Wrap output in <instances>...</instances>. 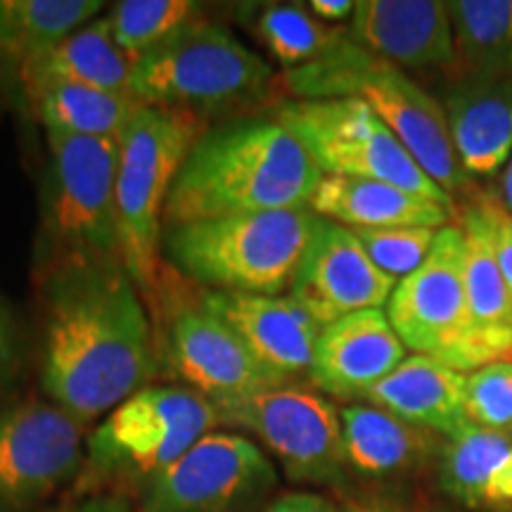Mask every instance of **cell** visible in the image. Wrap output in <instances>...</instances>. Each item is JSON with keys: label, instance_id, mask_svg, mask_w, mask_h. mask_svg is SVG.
<instances>
[{"label": "cell", "instance_id": "obj_32", "mask_svg": "<svg viewBox=\"0 0 512 512\" xmlns=\"http://www.w3.org/2000/svg\"><path fill=\"white\" fill-rule=\"evenodd\" d=\"M465 415L482 430L512 432V361H494L467 373Z\"/></svg>", "mask_w": 512, "mask_h": 512}, {"label": "cell", "instance_id": "obj_6", "mask_svg": "<svg viewBox=\"0 0 512 512\" xmlns=\"http://www.w3.org/2000/svg\"><path fill=\"white\" fill-rule=\"evenodd\" d=\"M273 69L228 27L190 19L138 57L131 93L140 105L181 112H219L264 98Z\"/></svg>", "mask_w": 512, "mask_h": 512}, {"label": "cell", "instance_id": "obj_18", "mask_svg": "<svg viewBox=\"0 0 512 512\" xmlns=\"http://www.w3.org/2000/svg\"><path fill=\"white\" fill-rule=\"evenodd\" d=\"M406 351L387 311H358L325 325L309 377L335 399H366L370 389L406 361Z\"/></svg>", "mask_w": 512, "mask_h": 512}, {"label": "cell", "instance_id": "obj_13", "mask_svg": "<svg viewBox=\"0 0 512 512\" xmlns=\"http://www.w3.org/2000/svg\"><path fill=\"white\" fill-rule=\"evenodd\" d=\"M83 422L53 401L24 399L0 408V510L24 512L76 477Z\"/></svg>", "mask_w": 512, "mask_h": 512}, {"label": "cell", "instance_id": "obj_9", "mask_svg": "<svg viewBox=\"0 0 512 512\" xmlns=\"http://www.w3.org/2000/svg\"><path fill=\"white\" fill-rule=\"evenodd\" d=\"M214 427L219 415L207 396L188 387L147 384L91 432L88 465L102 479L150 482Z\"/></svg>", "mask_w": 512, "mask_h": 512}, {"label": "cell", "instance_id": "obj_25", "mask_svg": "<svg viewBox=\"0 0 512 512\" xmlns=\"http://www.w3.org/2000/svg\"><path fill=\"white\" fill-rule=\"evenodd\" d=\"M136 60L117 46L110 19L98 17L83 24L53 50L19 69V91L36 83H69L95 91L133 95Z\"/></svg>", "mask_w": 512, "mask_h": 512}, {"label": "cell", "instance_id": "obj_14", "mask_svg": "<svg viewBox=\"0 0 512 512\" xmlns=\"http://www.w3.org/2000/svg\"><path fill=\"white\" fill-rule=\"evenodd\" d=\"M157 349L171 373L209 401L283 387L256 361L238 332L204 302L178 306L169 316Z\"/></svg>", "mask_w": 512, "mask_h": 512}, {"label": "cell", "instance_id": "obj_30", "mask_svg": "<svg viewBox=\"0 0 512 512\" xmlns=\"http://www.w3.org/2000/svg\"><path fill=\"white\" fill-rule=\"evenodd\" d=\"M197 12L200 5L190 0H121L107 19L117 46L138 60L195 19Z\"/></svg>", "mask_w": 512, "mask_h": 512}, {"label": "cell", "instance_id": "obj_24", "mask_svg": "<svg viewBox=\"0 0 512 512\" xmlns=\"http://www.w3.org/2000/svg\"><path fill=\"white\" fill-rule=\"evenodd\" d=\"M441 489L470 510L512 512V432L460 427L441 448Z\"/></svg>", "mask_w": 512, "mask_h": 512}, {"label": "cell", "instance_id": "obj_19", "mask_svg": "<svg viewBox=\"0 0 512 512\" xmlns=\"http://www.w3.org/2000/svg\"><path fill=\"white\" fill-rule=\"evenodd\" d=\"M460 228L465 233V292H467V332L463 373L489 366L494 361H510L512 356V297L475 202L460 211Z\"/></svg>", "mask_w": 512, "mask_h": 512}, {"label": "cell", "instance_id": "obj_1", "mask_svg": "<svg viewBox=\"0 0 512 512\" xmlns=\"http://www.w3.org/2000/svg\"><path fill=\"white\" fill-rule=\"evenodd\" d=\"M41 387L76 420L110 415L157 375V337L121 261L64 256L41 266Z\"/></svg>", "mask_w": 512, "mask_h": 512}, {"label": "cell", "instance_id": "obj_28", "mask_svg": "<svg viewBox=\"0 0 512 512\" xmlns=\"http://www.w3.org/2000/svg\"><path fill=\"white\" fill-rule=\"evenodd\" d=\"M102 10V0H0V53L22 69Z\"/></svg>", "mask_w": 512, "mask_h": 512}, {"label": "cell", "instance_id": "obj_29", "mask_svg": "<svg viewBox=\"0 0 512 512\" xmlns=\"http://www.w3.org/2000/svg\"><path fill=\"white\" fill-rule=\"evenodd\" d=\"M256 36L285 72L306 67L335 50L347 31L320 22L306 5L268 3L256 12Z\"/></svg>", "mask_w": 512, "mask_h": 512}, {"label": "cell", "instance_id": "obj_36", "mask_svg": "<svg viewBox=\"0 0 512 512\" xmlns=\"http://www.w3.org/2000/svg\"><path fill=\"white\" fill-rule=\"evenodd\" d=\"M12 361H15V320L8 304L0 299V380L8 375Z\"/></svg>", "mask_w": 512, "mask_h": 512}, {"label": "cell", "instance_id": "obj_26", "mask_svg": "<svg viewBox=\"0 0 512 512\" xmlns=\"http://www.w3.org/2000/svg\"><path fill=\"white\" fill-rule=\"evenodd\" d=\"M453 27V83L512 76V0H448Z\"/></svg>", "mask_w": 512, "mask_h": 512}, {"label": "cell", "instance_id": "obj_37", "mask_svg": "<svg viewBox=\"0 0 512 512\" xmlns=\"http://www.w3.org/2000/svg\"><path fill=\"white\" fill-rule=\"evenodd\" d=\"M306 8H309L320 22L335 24L354 17L356 0H311Z\"/></svg>", "mask_w": 512, "mask_h": 512}, {"label": "cell", "instance_id": "obj_4", "mask_svg": "<svg viewBox=\"0 0 512 512\" xmlns=\"http://www.w3.org/2000/svg\"><path fill=\"white\" fill-rule=\"evenodd\" d=\"M318 221L311 207H299L188 223L171 230L166 252L209 290L280 297L290 292Z\"/></svg>", "mask_w": 512, "mask_h": 512}, {"label": "cell", "instance_id": "obj_8", "mask_svg": "<svg viewBox=\"0 0 512 512\" xmlns=\"http://www.w3.org/2000/svg\"><path fill=\"white\" fill-rule=\"evenodd\" d=\"M275 119L304 145L323 176L392 183L453 209L451 195L420 169L368 102L358 98L287 100L278 107Z\"/></svg>", "mask_w": 512, "mask_h": 512}, {"label": "cell", "instance_id": "obj_10", "mask_svg": "<svg viewBox=\"0 0 512 512\" xmlns=\"http://www.w3.org/2000/svg\"><path fill=\"white\" fill-rule=\"evenodd\" d=\"M211 403L219 425L259 439L292 482L339 486L347 479L342 418L325 396L287 384Z\"/></svg>", "mask_w": 512, "mask_h": 512}, {"label": "cell", "instance_id": "obj_15", "mask_svg": "<svg viewBox=\"0 0 512 512\" xmlns=\"http://www.w3.org/2000/svg\"><path fill=\"white\" fill-rule=\"evenodd\" d=\"M394 287L396 280L368 259L354 230L320 219L287 294L325 328L351 313L387 309Z\"/></svg>", "mask_w": 512, "mask_h": 512}, {"label": "cell", "instance_id": "obj_27", "mask_svg": "<svg viewBox=\"0 0 512 512\" xmlns=\"http://www.w3.org/2000/svg\"><path fill=\"white\" fill-rule=\"evenodd\" d=\"M29 110L46 131L83 138L119 140L140 102L133 95L95 91L69 83H36L22 88Z\"/></svg>", "mask_w": 512, "mask_h": 512}, {"label": "cell", "instance_id": "obj_40", "mask_svg": "<svg viewBox=\"0 0 512 512\" xmlns=\"http://www.w3.org/2000/svg\"><path fill=\"white\" fill-rule=\"evenodd\" d=\"M349 512H387V510H382V508H354Z\"/></svg>", "mask_w": 512, "mask_h": 512}, {"label": "cell", "instance_id": "obj_39", "mask_svg": "<svg viewBox=\"0 0 512 512\" xmlns=\"http://www.w3.org/2000/svg\"><path fill=\"white\" fill-rule=\"evenodd\" d=\"M501 202L505 204V209L512 214V159L505 166L503 176H501Z\"/></svg>", "mask_w": 512, "mask_h": 512}, {"label": "cell", "instance_id": "obj_38", "mask_svg": "<svg viewBox=\"0 0 512 512\" xmlns=\"http://www.w3.org/2000/svg\"><path fill=\"white\" fill-rule=\"evenodd\" d=\"M19 88V69L8 55L0 53V95Z\"/></svg>", "mask_w": 512, "mask_h": 512}, {"label": "cell", "instance_id": "obj_7", "mask_svg": "<svg viewBox=\"0 0 512 512\" xmlns=\"http://www.w3.org/2000/svg\"><path fill=\"white\" fill-rule=\"evenodd\" d=\"M46 143L41 202L46 252L38 254V264L64 256L121 261L119 140L46 131Z\"/></svg>", "mask_w": 512, "mask_h": 512}, {"label": "cell", "instance_id": "obj_34", "mask_svg": "<svg viewBox=\"0 0 512 512\" xmlns=\"http://www.w3.org/2000/svg\"><path fill=\"white\" fill-rule=\"evenodd\" d=\"M261 512H342L330 498L309 491H294V494L278 496Z\"/></svg>", "mask_w": 512, "mask_h": 512}, {"label": "cell", "instance_id": "obj_20", "mask_svg": "<svg viewBox=\"0 0 512 512\" xmlns=\"http://www.w3.org/2000/svg\"><path fill=\"white\" fill-rule=\"evenodd\" d=\"M460 164L470 178H491L512 159V76L453 83L441 100Z\"/></svg>", "mask_w": 512, "mask_h": 512}, {"label": "cell", "instance_id": "obj_35", "mask_svg": "<svg viewBox=\"0 0 512 512\" xmlns=\"http://www.w3.org/2000/svg\"><path fill=\"white\" fill-rule=\"evenodd\" d=\"M67 512H138L124 494H95L72 505Z\"/></svg>", "mask_w": 512, "mask_h": 512}, {"label": "cell", "instance_id": "obj_2", "mask_svg": "<svg viewBox=\"0 0 512 512\" xmlns=\"http://www.w3.org/2000/svg\"><path fill=\"white\" fill-rule=\"evenodd\" d=\"M323 174L278 119H240L202 133L166 200L164 219L188 226L226 216L309 207Z\"/></svg>", "mask_w": 512, "mask_h": 512}, {"label": "cell", "instance_id": "obj_17", "mask_svg": "<svg viewBox=\"0 0 512 512\" xmlns=\"http://www.w3.org/2000/svg\"><path fill=\"white\" fill-rule=\"evenodd\" d=\"M347 34L401 72L453 67V27L441 0H358Z\"/></svg>", "mask_w": 512, "mask_h": 512}, {"label": "cell", "instance_id": "obj_22", "mask_svg": "<svg viewBox=\"0 0 512 512\" xmlns=\"http://www.w3.org/2000/svg\"><path fill=\"white\" fill-rule=\"evenodd\" d=\"M309 207L320 219L358 228H446L453 209L384 181L323 176Z\"/></svg>", "mask_w": 512, "mask_h": 512}, {"label": "cell", "instance_id": "obj_23", "mask_svg": "<svg viewBox=\"0 0 512 512\" xmlns=\"http://www.w3.org/2000/svg\"><path fill=\"white\" fill-rule=\"evenodd\" d=\"M339 418L347 470L368 479L406 475L425 465L446 441L373 403H351Z\"/></svg>", "mask_w": 512, "mask_h": 512}, {"label": "cell", "instance_id": "obj_11", "mask_svg": "<svg viewBox=\"0 0 512 512\" xmlns=\"http://www.w3.org/2000/svg\"><path fill=\"white\" fill-rule=\"evenodd\" d=\"M278 484L271 458L238 432H209L145 482L138 512H252Z\"/></svg>", "mask_w": 512, "mask_h": 512}, {"label": "cell", "instance_id": "obj_12", "mask_svg": "<svg viewBox=\"0 0 512 512\" xmlns=\"http://www.w3.org/2000/svg\"><path fill=\"white\" fill-rule=\"evenodd\" d=\"M467 242L460 223L441 228L418 271L396 283L387 318L408 351L432 356L463 373Z\"/></svg>", "mask_w": 512, "mask_h": 512}, {"label": "cell", "instance_id": "obj_31", "mask_svg": "<svg viewBox=\"0 0 512 512\" xmlns=\"http://www.w3.org/2000/svg\"><path fill=\"white\" fill-rule=\"evenodd\" d=\"M354 235L384 275L399 280L418 271L437 242V228H358Z\"/></svg>", "mask_w": 512, "mask_h": 512}, {"label": "cell", "instance_id": "obj_5", "mask_svg": "<svg viewBox=\"0 0 512 512\" xmlns=\"http://www.w3.org/2000/svg\"><path fill=\"white\" fill-rule=\"evenodd\" d=\"M200 136L197 114L140 105L119 138L121 264L147 299L155 297L159 285L166 200L190 147Z\"/></svg>", "mask_w": 512, "mask_h": 512}, {"label": "cell", "instance_id": "obj_16", "mask_svg": "<svg viewBox=\"0 0 512 512\" xmlns=\"http://www.w3.org/2000/svg\"><path fill=\"white\" fill-rule=\"evenodd\" d=\"M202 302L238 332L275 382L287 387L297 377L311 375L323 325L290 294L264 297L209 290Z\"/></svg>", "mask_w": 512, "mask_h": 512}, {"label": "cell", "instance_id": "obj_33", "mask_svg": "<svg viewBox=\"0 0 512 512\" xmlns=\"http://www.w3.org/2000/svg\"><path fill=\"white\" fill-rule=\"evenodd\" d=\"M472 202H475L479 216H482L486 238L491 242L496 264L501 268V275L512 297V214L498 197L477 195L472 197Z\"/></svg>", "mask_w": 512, "mask_h": 512}, {"label": "cell", "instance_id": "obj_3", "mask_svg": "<svg viewBox=\"0 0 512 512\" xmlns=\"http://www.w3.org/2000/svg\"><path fill=\"white\" fill-rule=\"evenodd\" d=\"M283 81L294 100L358 98L368 102L408 155L451 200L456 192L470 190L472 178L465 174L453 147L441 102L406 72L356 46L349 34L332 53L285 72Z\"/></svg>", "mask_w": 512, "mask_h": 512}, {"label": "cell", "instance_id": "obj_21", "mask_svg": "<svg viewBox=\"0 0 512 512\" xmlns=\"http://www.w3.org/2000/svg\"><path fill=\"white\" fill-rule=\"evenodd\" d=\"M467 375L432 356L413 354L366 394V401L422 430L451 439L467 425Z\"/></svg>", "mask_w": 512, "mask_h": 512}]
</instances>
